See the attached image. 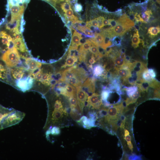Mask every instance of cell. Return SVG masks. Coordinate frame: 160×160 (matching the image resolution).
<instances>
[{"instance_id":"83f0119b","label":"cell","mask_w":160,"mask_h":160,"mask_svg":"<svg viewBox=\"0 0 160 160\" xmlns=\"http://www.w3.org/2000/svg\"><path fill=\"white\" fill-rule=\"evenodd\" d=\"M152 14L151 10H148L142 13V17L141 18V22L147 23L149 20L151 15Z\"/></svg>"},{"instance_id":"d6a6232c","label":"cell","mask_w":160,"mask_h":160,"mask_svg":"<svg viewBox=\"0 0 160 160\" xmlns=\"http://www.w3.org/2000/svg\"><path fill=\"white\" fill-rule=\"evenodd\" d=\"M143 79L145 81L148 82L152 81L154 78H153L150 75L148 69H145L142 73Z\"/></svg>"},{"instance_id":"484cf974","label":"cell","mask_w":160,"mask_h":160,"mask_svg":"<svg viewBox=\"0 0 160 160\" xmlns=\"http://www.w3.org/2000/svg\"><path fill=\"white\" fill-rule=\"evenodd\" d=\"M160 28L159 26H158L156 27H151L149 28L148 30V33L150 35V36L152 37H154L157 36L160 32Z\"/></svg>"},{"instance_id":"e575fe53","label":"cell","mask_w":160,"mask_h":160,"mask_svg":"<svg viewBox=\"0 0 160 160\" xmlns=\"http://www.w3.org/2000/svg\"><path fill=\"white\" fill-rule=\"evenodd\" d=\"M92 54L95 55V57H98L99 52L98 47L93 43L89 50Z\"/></svg>"},{"instance_id":"7bdbcfd3","label":"cell","mask_w":160,"mask_h":160,"mask_svg":"<svg viewBox=\"0 0 160 160\" xmlns=\"http://www.w3.org/2000/svg\"><path fill=\"white\" fill-rule=\"evenodd\" d=\"M88 23L91 25H92L95 27H98V23L96 18L90 20L89 21H87Z\"/></svg>"},{"instance_id":"ffe728a7","label":"cell","mask_w":160,"mask_h":160,"mask_svg":"<svg viewBox=\"0 0 160 160\" xmlns=\"http://www.w3.org/2000/svg\"><path fill=\"white\" fill-rule=\"evenodd\" d=\"M78 57L75 56H68L65 62L62 67L65 68L67 67L73 66L78 60Z\"/></svg>"},{"instance_id":"f5cc1de1","label":"cell","mask_w":160,"mask_h":160,"mask_svg":"<svg viewBox=\"0 0 160 160\" xmlns=\"http://www.w3.org/2000/svg\"><path fill=\"white\" fill-rule=\"evenodd\" d=\"M127 144L129 148L131 150L132 152L133 151V146L131 141L128 142Z\"/></svg>"},{"instance_id":"9a60e30c","label":"cell","mask_w":160,"mask_h":160,"mask_svg":"<svg viewBox=\"0 0 160 160\" xmlns=\"http://www.w3.org/2000/svg\"><path fill=\"white\" fill-rule=\"evenodd\" d=\"M12 39L14 42L15 47L17 49L22 52L27 51V49L22 37L19 39H15L14 38Z\"/></svg>"},{"instance_id":"d6986e66","label":"cell","mask_w":160,"mask_h":160,"mask_svg":"<svg viewBox=\"0 0 160 160\" xmlns=\"http://www.w3.org/2000/svg\"><path fill=\"white\" fill-rule=\"evenodd\" d=\"M81 39V33L74 30L72 38L71 45H75L78 47L81 45L80 40Z\"/></svg>"},{"instance_id":"ba28073f","label":"cell","mask_w":160,"mask_h":160,"mask_svg":"<svg viewBox=\"0 0 160 160\" xmlns=\"http://www.w3.org/2000/svg\"><path fill=\"white\" fill-rule=\"evenodd\" d=\"M20 17L11 18L10 21L6 23V29L13 33H19L18 27L20 25Z\"/></svg>"},{"instance_id":"91938a15","label":"cell","mask_w":160,"mask_h":160,"mask_svg":"<svg viewBox=\"0 0 160 160\" xmlns=\"http://www.w3.org/2000/svg\"><path fill=\"white\" fill-rule=\"evenodd\" d=\"M125 49L124 48H122L120 49V52L122 53H125Z\"/></svg>"},{"instance_id":"6da1fadb","label":"cell","mask_w":160,"mask_h":160,"mask_svg":"<svg viewBox=\"0 0 160 160\" xmlns=\"http://www.w3.org/2000/svg\"><path fill=\"white\" fill-rule=\"evenodd\" d=\"M116 25L113 28H110L113 37L122 36L135 25L133 21L130 20L126 14H124L117 20Z\"/></svg>"},{"instance_id":"4316f807","label":"cell","mask_w":160,"mask_h":160,"mask_svg":"<svg viewBox=\"0 0 160 160\" xmlns=\"http://www.w3.org/2000/svg\"><path fill=\"white\" fill-rule=\"evenodd\" d=\"M69 98V101L71 109H77L80 110L78 104L76 97H72Z\"/></svg>"},{"instance_id":"ee69618b","label":"cell","mask_w":160,"mask_h":160,"mask_svg":"<svg viewBox=\"0 0 160 160\" xmlns=\"http://www.w3.org/2000/svg\"><path fill=\"white\" fill-rule=\"evenodd\" d=\"M25 21L23 19V15L21 17L20 23V32L21 33L23 32L24 31V25H25Z\"/></svg>"},{"instance_id":"db71d44e","label":"cell","mask_w":160,"mask_h":160,"mask_svg":"<svg viewBox=\"0 0 160 160\" xmlns=\"http://www.w3.org/2000/svg\"><path fill=\"white\" fill-rule=\"evenodd\" d=\"M124 138L127 142L131 141V137L129 135H127Z\"/></svg>"},{"instance_id":"7402d4cb","label":"cell","mask_w":160,"mask_h":160,"mask_svg":"<svg viewBox=\"0 0 160 160\" xmlns=\"http://www.w3.org/2000/svg\"><path fill=\"white\" fill-rule=\"evenodd\" d=\"M117 57L116 55L114 56L112 60L114 64L117 67H121L126 64L125 60L122 58L119 55Z\"/></svg>"},{"instance_id":"9f6ffc18","label":"cell","mask_w":160,"mask_h":160,"mask_svg":"<svg viewBox=\"0 0 160 160\" xmlns=\"http://www.w3.org/2000/svg\"><path fill=\"white\" fill-rule=\"evenodd\" d=\"M124 137L129 134V131L126 129H124Z\"/></svg>"},{"instance_id":"5b68a950","label":"cell","mask_w":160,"mask_h":160,"mask_svg":"<svg viewBox=\"0 0 160 160\" xmlns=\"http://www.w3.org/2000/svg\"><path fill=\"white\" fill-rule=\"evenodd\" d=\"M33 83V78L30 76L17 80L16 83L17 86L23 92H25L31 89Z\"/></svg>"},{"instance_id":"d590c367","label":"cell","mask_w":160,"mask_h":160,"mask_svg":"<svg viewBox=\"0 0 160 160\" xmlns=\"http://www.w3.org/2000/svg\"><path fill=\"white\" fill-rule=\"evenodd\" d=\"M63 108V105L61 101L59 100H57L55 101L54 106V110H59Z\"/></svg>"},{"instance_id":"52a82bcc","label":"cell","mask_w":160,"mask_h":160,"mask_svg":"<svg viewBox=\"0 0 160 160\" xmlns=\"http://www.w3.org/2000/svg\"><path fill=\"white\" fill-rule=\"evenodd\" d=\"M100 96L97 93H93L92 95L88 97L87 106L92 109H99L102 104L101 99H100Z\"/></svg>"},{"instance_id":"60d3db41","label":"cell","mask_w":160,"mask_h":160,"mask_svg":"<svg viewBox=\"0 0 160 160\" xmlns=\"http://www.w3.org/2000/svg\"><path fill=\"white\" fill-rule=\"evenodd\" d=\"M140 92L137 90L132 96L131 97L133 100L136 102L137 99L140 97Z\"/></svg>"},{"instance_id":"ac0fdd59","label":"cell","mask_w":160,"mask_h":160,"mask_svg":"<svg viewBox=\"0 0 160 160\" xmlns=\"http://www.w3.org/2000/svg\"><path fill=\"white\" fill-rule=\"evenodd\" d=\"M24 69L21 67L11 70V73L13 77L17 80L21 79L24 74Z\"/></svg>"},{"instance_id":"7dc6e473","label":"cell","mask_w":160,"mask_h":160,"mask_svg":"<svg viewBox=\"0 0 160 160\" xmlns=\"http://www.w3.org/2000/svg\"><path fill=\"white\" fill-rule=\"evenodd\" d=\"M153 97L154 98L159 99L160 98L159 90L155 89L153 93Z\"/></svg>"},{"instance_id":"f6af8a7d","label":"cell","mask_w":160,"mask_h":160,"mask_svg":"<svg viewBox=\"0 0 160 160\" xmlns=\"http://www.w3.org/2000/svg\"><path fill=\"white\" fill-rule=\"evenodd\" d=\"M109 25L111 26V27L113 28L117 25V21L113 19H109L108 20Z\"/></svg>"},{"instance_id":"681fc988","label":"cell","mask_w":160,"mask_h":160,"mask_svg":"<svg viewBox=\"0 0 160 160\" xmlns=\"http://www.w3.org/2000/svg\"><path fill=\"white\" fill-rule=\"evenodd\" d=\"M88 62L91 65L94 64L96 62V60H95L94 54H92L91 57L89 60Z\"/></svg>"},{"instance_id":"f1b7e54d","label":"cell","mask_w":160,"mask_h":160,"mask_svg":"<svg viewBox=\"0 0 160 160\" xmlns=\"http://www.w3.org/2000/svg\"><path fill=\"white\" fill-rule=\"evenodd\" d=\"M104 68L99 64L95 65L93 68V73L94 76H98L101 75V74Z\"/></svg>"},{"instance_id":"7a4b0ae2","label":"cell","mask_w":160,"mask_h":160,"mask_svg":"<svg viewBox=\"0 0 160 160\" xmlns=\"http://www.w3.org/2000/svg\"><path fill=\"white\" fill-rule=\"evenodd\" d=\"M1 59L6 65L9 67L16 66L20 62V56L15 47L5 52Z\"/></svg>"},{"instance_id":"f35d334b","label":"cell","mask_w":160,"mask_h":160,"mask_svg":"<svg viewBox=\"0 0 160 160\" xmlns=\"http://www.w3.org/2000/svg\"><path fill=\"white\" fill-rule=\"evenodd\" d=\"M121 41L120 37L118 36L114 37L112 40L113 44L114 45L119 46L121 44Z\"/></svg>"},{"instance_id":"6125c7cd","label":"cell","mask_w":160,"mask_h":160,"mask_svg":"<svg viewBox=\"0 0 160 160\" xmlns=\"http://www.w3.org/2000/svg\"></svg>"},{"instance_id":"6f0895ef","label":"cell","mask_w":160,"mask_h":160,"mask_svg":"<svg viewBox=\"0 0 160 160\" xmlns=\"http://www.w3.org/2000/svg\"><path fill=\"white\" fill-rule=\"evenodd\" d=\"M135 25L136 30H139L140 29V27L139 26L140 25H139L138 24H137L136 23Z\"/></svg>"},{"instance_id":"3957f363","label":"cell","mask_w":160,"mask_h":160,"mask_svg":"<svg viewBox=\"0 0 160 160\" xmlns=\"http://www.w3.org/2000/svg\"><path fill=\"white\" fill-rule=\"evenodd\" d=\"M25 115L24 113L15 110L3 120L1 123L2 129L18 124L23 120Z\"/></svg>"},{"instance_id":"5bb4252c","label":"cell","mask_w":160,"mask_h":160,"mask_svg":"<svg viewBox=\"0 0 160 160\" xmlns=\"http://www.w3.org/2000/svg\"><path fill=\"white\" fill-rule=\"evenodd\" d=\"M15 110L13 108H6L0 105V130L2 129L1 123L3 120Z\"/></svg>"},{"instance_id":"f907efd6","label":"cell","mask_w":160,"mask_h":160,"mask_svg":"<svg viewBox=\"0 0 160 160\" xmlns=\"http://www.w3.org/2000/svg\"><path fill=\"white\" fill-rule=\"evenodd\" d=\"M135 19L136 22L141 21V18L139 14L137 13H135Z\"/></svg>"},{"instance_id":"7c38bea8","label":"cell","mask_w":160,"mask_h":160,"mask_svg":"<svg viewBox=\"0 0 160 160\" xmlns=\"http://www.w3.org/2000/svg\"><path fill=\"white\" fill-rule=\"evenodd\" d=\"M95 80L94 79L89 78L82 84L81 87L88 92L93 93L95 90Z\"/></svg>"},{"instance_id":"ab89813d","label":"cell","mask_w":160,"mask_h":160,"mask_svg":"<svg viewBox=\"0 0 160 160\" xmlns=\"http://www.w3.org/2000/svg\"><path fill=\"white\" fill-rule=\"evenodd\" d=\"M43 73V71L41 69L35 75L33 78L36 80L40 81Z\"/></svg>"},{"instance_id":"9c48e42d","label":"cell","mask_w":160,"mask_h":160,"mask_svg":"<svg viewBox=\"0 0 160 160\" xmlns=\"http://www.w3.org/2000/svg\"><path fill=\"white\" fill-rule=\"evenodd\" d=\"M117 105L112 106L108 108V114L104 117V121L107 122L111 120L116 119L119 116Z\"/></svg>"},{"instance_id":"603a6c76","label":"cell","mask_w":160,"mask_h":160,"mask_svg":"<svg viewBox=\"0 0 160 160\" xmlns=\"http://www.w3.org/2000/svg\"><path fill=\"white\" fill-rule=\"evenodd\" d=\"M52 75L51 73H43L40 81L46 85H49L52 79Z\"/></svg>"},{"instance_id":"8d00e7d4","label":"cell","mask_w":160,"mask_h":160,"mask_svg":"<svg viewBox=\"0 0 160 160\" xmlns=\"http://www.w3.org/2000/svg\"><path fill=\"white\" fill-rule=\"evenodd\" d=\"M73 8L75 12H79L82 10L83 7L81 4L77 2L74 4Z\"/></svg>"},{"instance_id":"cb8c5ba5","label":"cell","mask_w":160,"mask_h":160,"mask_svg":"<svg viewBox=\"0 0 160 160\" xmlns=\"http://www.w3.org/2000/svg\"><path fill=\"white\" fill-rule=\"evenodd\" d=\"M93 43L89 39H87V41L84 43L82 44L80 46L78 50L79 52H87L92 46Z\"/></svg>"},{"instance_id":"277c9868","label":"cell","mask_w":160,"mask_h":160,"mask_svg":"<svg viewBox=\"0 0 160 160\" xmlns=\"http://www.w3.org/2000/svg\"><path fill=\"white\" fill-rule=\"evenodd\" d=\"M76 96L78 105L82 113L88 95L81 86H79L76 87Z\"/></svg>"},{"instance_id":"2e32d148","label":"cell","mask_w":160,"mask_h":160,"mask_svg":"<svg viewBox=\"0 0 160 160\" xmlns=\"http://www.w3.org/2000/svg\"><path fill=\"white\" fill-rule=\"evenodd\" d=\"M65 94L64 96L70 97H76V89L73 85L67 82L65 87Z\"/></svg>"},{"instance_id":"836d02e7","label":"cell","mask_w":160,"mask_h":160,"mask_svg":"<svg viewBox=\"0 0 160 160\" xmlns=\"http://www.w3.org/2000/svg\"><path fill=\"white\" fill-rule=\"evenodd\" d=\"M139 34L138 30H136L134 33L132 39V44L139 45L140 42V40L139 39Z\"/></svg>"},{"instance_id":"44dd1931","label":"cell","mask_w":160,"mask_h":160,"mask_svg":"<svg viewBox=\"0 0 160 160\" xmlns=\"http://www.w3.org/2000/svg\"><path fill=\"white\" fill-rule=\"evenodd\" d=\"M0 59V79L5 80L7 78V70L5 63Z\"/></svg>"},{"instance_id":"e0dca14e","label":"cell","mask_w":160,"mask_h":160,"mask_svg":"<svg viewBox=\"0 0 160 160\" xmlns=\"http://www.w3.org/2000/svg\"><path fill=\"white\" fill-rule=\"evenodd\" d=\"M75 76L83 83L87 77V73L84 69L77 67L76 69Z\"/></svg>"},{"instance_id":"11a10c76","label":"cell","mask_w":160,"mask_h":160,"mask_svg":"<svg viewBox=\"0 0 160 160\" xmlns=\"http://www.w3.org/2000/svg\"><path fill=\"white\" fill-rule=\"evenodd\" d=\"M103 24L104 26L109 25L108 20L106 19H104L103 21Z\"/></svg>"},{"instance_id":"680465c9","label":"cell","mask_w":160,"mask_h":160,"mask_svg":"<svg viewBox=\"0 0 160 160\" xmlns=\"http://www.w3.org/2000/svg\"><path fill=\"white\" fill-rule=\"evenodd\" d=\"M139 39H140V40L143 41L144 39V37L143 36L141 35L139 36Z\"/></svg>"},{"instance_id":"94428289","label":"cell","mask_w":160,"mask_h":160,"mask_svg":"<svg viewBox=\"0 0 160 160\" xmlns=\"http://www.w3.org/2000/svg\"><path fill=\"white\" fill-rule=\"evenodd\" d=\"M132 46L134 48H136L137 47L139 46V45L135 44H132Z\"/></svg>"},{"instance_id":"4dcf8cb0","label":"cell","mask_w":160,"mask_h":160,"mask_svg":"<svg viewBox=\"0 0 160 160\" xmlns=\"http://www.w3.org/2000/svg\"><path fill=\"white\" fill-rule=\"evenodd\" d=\"M124 90L126 91L127 94L129 97L131 96L138 90V87L136 86H134L129 87H124Z\"/></svg>"},{"instance_id":"8fae6325","label":"cell","mask_w":160,"mask_h":160,"mask_svg":"<svg viewBox=\"0 0 160 160\" xmlns=\"http://www.w3.org/2000/svg\"><path fill=\"white\" fill-rule=\"evenodd\" d=\"M25 63L27 66V69L30 73L40 68L41 66V63L31 58L24 57Z\"/></svg>"},{"instance_id":"c3c4849f","label":"cell","mask_w":160,"mask_h":160,"mask_svg":"<svg viewBox=\"0 0 160 160\" xmlns=\"http://www.w3.org/2000/svg\"><path fill=\"white\" fill-rule=\"evenodd\" d=\"M65 15L68 17H70L73 15V11L72 9V8L68 10L65 12Z\"/></svg>"},{"instance_id":"b9f144b4","label":"cell","mask_w":160,"mask_h":160,"mask_svg":"<svg viewBox=\"0 0 160 160\" xmlns=\"http://www.w3.org/2000/svg\"><path fill=\"white\" fill-rule=\"evenodd\" d=\"M129 160H141L142 159L141 156L137 155L135 154H132L128 157Z\"/></svg>"},{"instance_id":"30bf717a","label":"cell","mask_w":160,"mask_h":160,"mask_svg":"<svg viewBox=\"0 0 160 160\" xmlns=\"http://www.w3.org/2000/svg\"><path fill=\"white\" fill-rule=\"evenodd\" d=\"M77 67L76 65L73 66L63 71L61 78L60 81L63 82H67L75 75L76 69Z\"/></svg>"},{"instance_id":"f546056e","label":"cell","mask_w":160,"mask_h":160,"mask_svg":"<svg viewBox=\"0 0 160 160\" xmlns=\"http://www.w3.org/2000/svg\"><path fill=\"white\" fill-rule=\"evenodd\" d=\"M149 87V82L143 79L141 84L137 87L139 88L138 90L140 92H147Z\"/></svg>"},{"instance_id":"d4e9b609","label":"cell","mask_w":160,"mask_h":160,"mask_svg":"<svg viewBox=\"0 0 160 160\" xmlns=\"http://www.w3.org/2000/svg\"><path fill=\"white\" fill-rule=\"evenodd\" d=\"M66 82L76 87L81 86L83 84V82L75 75L68 80Z\"/></svg>"},{"instance_id":"4fadbf2b","label":"cell","mask_w":160,"mask_h":160,"mask_svg":"<svg viewBox=\"0 0 160 160\" xmlns=\"http://www.w3.org/2000/svg\"><path fill=\"white\" fill-rule=\"evenodd\" d=\"M115 69L117 75L124 80L126 79L129 75L130 70L126 64L121 67H116Z\"/></svg>"},{"instance_id":"1f68e13d","label":"cell","mask_w":160,"mask_h":160,"mask_svg":"<svg viewBox=\"0 0 160 160\" xmlns=\"http://www.w3.org/2000/svg\"><path fill=\"white\" fill-rule=\"evenodd\" d=\"M111 92V91L108 89H105L102 91L101 96V99L102 104L106 102H107V99Z\"/></svg>"},{"instance_id":"816d5d0a","label":"cell","mask_w":160,"mask_h":160,"mask_svg":"<svg viewBox=\"0 0 160 160\" xmlns=\"http://www.w3.org/2000/svg\"><path fill=\"white\" fill-rule=\"evenodd\" d=\"M20 33H14L13 34V36L14 37V38L15 39H19L22 38V37Z\"/></svg>"},{"instance_id":"74e56055","label":"cell","mask_w":160,"mask_h":160,"mask_svg":"<svg viewBox=\"0 0 160 160\" xmlns=\"http://www.w3.org/2000/svg\"><path fill=\"white\" fill-rule=\"evenodd\" d=\"M98 23V27L101 29L104 26L103 24V21L105 19L104 17L103 16H100L96 18Z\"/></svg>"},{"instance_id":"8992f818","label":"cell","mask_w":160,"mask_h":160,"mask_svg":"<svg viewBox=\"0 0 160 160\" xmlns=\"http://www.w3.org/2000/svg\"><path fill=\"white\" fill-rule=\"evenodd\" d=\"M26 5H12L7 3L6 10L8 12L9 11H10L11 18H21L23 15V13Z\"/></svg>"},{"instance_id":"bcb514c9","label":"cell","mask_w":160,"mask_h":160,"mask_svg":"<svg viewBox=\"0 0 160 160\" xmlns=\"http://www.w3.org/2000/svg\"><path fill=\"white\" fill-rule=\"evenodd\" d=\"M148 70L151 76L153 78H155L156 76V73L154 69L153 68H149Z\"/></svg>"}]
</instances>
